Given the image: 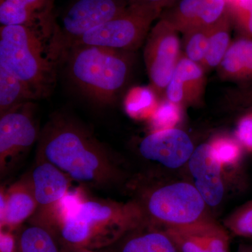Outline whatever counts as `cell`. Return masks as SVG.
Segmentation results:
<instances>
[{"mask_svg":"<svg viewBox=\"0 0 252 252\" xmlns=\"http://www.w3.org/2000/svg\"><path fill=\"white\" fill-rule=\"evenodd\" d=\"M36 155L86 188L109 192L129 184L121 158L80 123L64 116H54L44 126Z\"/></svg>","mask_w":252,"mask_h":252,"instance_id":"1","label":"cell"},{"mask_svg":"<svg viewBox=\"0 0 252 252\" xmlns=\"http://www.w3.org/2000/svg\"><path fill=\"white\" fill-rule=\"evenodd\" d=\"M51 226L65 246L97 250L109 248L143 221L134 200L119 203L111 199H81L74 206L60 204Z\"/></svg>","mask_w":252,"mask_h":252,"instance_id":"2","label":"cell"},{"mask_svg":"<svg viewBox=\"0 0 252 252\" xmlns=\"http://www.w3.org/2000/svg\"><path fill=\"white\" fill-rule=\"evenodd\" d=\"M65 55L69 77L83 94L97 103L115 101L130 76L132 53L76 46Z\"/></svg>","mask_w":252,"mask_h":252,"instance_id":"3","label":"cell"},{"mask_svg":"<svg viewBox=\"0 0 252 252\" xmlns=\"http://www.w3.org/2000/svg\"><path fill=\"white\" fill-rule=\"evenodd\" d=\"M41 34L28 26L0 28V65L22 81L35 99L49 94L55 79V59Z\"/></svg>","mask_w":252,"mask_h":252,"instance_id":"4","label":"cell"},{"mask_svg":"<svg viewBox=\"0 0 252 252\" xmlns=\"http://www.w3.org/2000/svg\"><path fill=\"white\" fill-rule=\"evenodd\" d=\"M134 185L137 204L144 221L157 226H180L205 219L207 204L193 185L188 182L160 185L129 182Z\"/></svg>","mask_w":252,"mask_h":252,"instance_id":"5","label":"cell"},{"mask_svg":"<svg viewBox=\"0 0 252 252\" xmlns=\"http://www.w3.org/2000/svg\"><path fill=\"white\" fill-rule=\"evenodd\" d=\"M161 12L152 6L129 4L121 14L74 41L69 49L94 46L132 53L147 39L152 24Z\"/></svg>","mask_w":252,"mask_h":252,"instance_id":"6","label":"cell"},{"mask_svg":"<svg viewBox=\"0 0 252 252\" xmlns=\"http://www.w3.org/2000/svg\"><path fill=\"white\" fill-rule=\"evenodd\" d=\"M127 0H76L63 15L61 26L55 24L50 43L55 59L65 54L74 41L121 14Z\"/></svg>","mask_w":252,"mask_h":252,"instance_id":"7","label":"cell"},{"mask_svg":"<svg viewBox=\"0 0 252 252\" xmlns=\"http://www.w3.org/2000/svg\"><path fill=\"white\" fill-rule=\"evenodd\" d=\"M178 32L167 21L159 18L146 40L144 63L151 84L158 94H165L181 59Z\"/></svg>","mask_w":252,"mask_h":252,"instance_id":"8","label":"cell"},{"mask_svg":"<svg viewBox=\"0 0 252 252\" xmlns=\"http://www.w3.org/2000/svg\"><path fill=\"white\" fill-rule=\"evenodd\" d=\"M29 102L1 114L0 173L6 175L39 137Z\"/></svg>","mask_w":252,"mask_h":252,"instance_id":"9","label":"cell"},{"mask_svg":"<svg viewBox=\"0 0 252 252\" xmlns=\"http://www.w3.org/2000/svg\"><path fill=\"white\" fill-rule=\"evenodd\" d=\"M38 207L33 220L49 223L69 193L71 180L57 167L39 156L27 174Z\"/></svg>","mask_w":252,"mask_h":252,"instance_id":"10","label":"cell"},{"mask_svg":"<svg viewBox=\"0 0 252 252\" xmlns=\"http://www.w3.org/2000/svg\"><path fill=\"white\" fill-rule=\"evenodd\" d=\"M194 146L185 131L171 128L154 131L139 144L141 157L167 168L182 167L193 154Z\"/></svg>","mask_w":252,"mask_h":252,"instance_id":"11","label":"cell"},{"mask_svg":"<svg viewBox=\"0 0 252 252\" xmlns=\"http://www.w3.org/2000/svg\"><path fill=\"white\" fill-rule=\"evenodd\" d=\"M228 10L225 0H178L162 10L159 18L184 34L197 28L210 27Z\"/></svg>","mask_w":252,"mask_h":252,"instance_id":"12","label":"cell"},{"mask_svg":"<svg viewBox=\"0 0 252 252\" xmlns=\"http://www.w3.org/2000/svg\"><path fill=\"white\" fill-rule=\"evenodd\" d=\"M163 228L180 252H229L226 230L206 218L190 224Z\"/></svg>","mask_w":252,"mask_h":252,"instance_id":"13","label":"cell"},{"mask_svg":"<svg viewBox=\"0 0 252 252\" xmlns=\"http://www.w3.org/2000/svg\"><path fill=\"white\" fill-rule=\"evenodd\" d=\"M188 162L194 187L207 205L217 206L224 193L220 175L222 165L212 154L210 144H203L195 148Z\"/></svg>","mask_w":252,"mask_h":252,"instance_id":"14","label":"cell"},{"mask_svg":"<svg viewBox=\"0 0 252 252\" xmlns=\"http://www.w3.org/2000/svg\"><path fill=\"white\" fill-rule=\"evenodd\" d=\"M37 203L28 175L9 189H1L0 194L1 228L16 229L26 220L34 216Z\"/></svg>","mask_w":252,"mask_h":252,"instance_id":"15","label":"cell"},{"mask_svg":"<svg viewBox=\"0 0 252 252\" xmlns=\"http://www.w3.org/2000/svg\"><path fill=\"white\" fill-rule=\"evenodd\" d=\"M205 86V70L186 56L177 63L165 94L167 99L180 105L198 102Z\"/></svg>","mask_w":252,"mask_h":252,"instance_id":"16","label":"cell"},{"mask_svg":"<svg viewBox=\"0 0 252 252\" xmlns=\"http://www.w3.org/2000/svg\"><path fill=\"white\" fill-rule=\"evenodd\" d=\"M109 248V252H180L166 230L144 220Z\"/></svg>","mask_w":252,"mask_h":252,"instance_id":"17","label":"cell"},{"mask_svg":"<svg viewBox=\"0 0 252 252\" xmlns=\"http://www.w3.org/2000/svg\"><path fill=\"white\" fill-rule=\"evenodd\" d=\"M16 252H62V244L51 225L32 220L23 226L17 238Z\"/></svg>","mask_w":252,"mask_h":252,"instance_id":"18","label":"cell"},{"mask_svg":"<svg viewBox=\"0 0 252 252\" xmlns=\"http://www.w3.org/2000/svg\"><path fill=\"white\" fill-rule=\"evenodd\" d=\"M219 67L223 77L252 80V39L243 38L232 43Z\"/></svg>","mask_w":252,"mask_h":252,"instance_id":"19","label":"cell"},{"mask_svg":"<svg viewBox=\"0 0 252 252\" xmlns=\"http://www.w3.org/2000/svg\"><path fill=\"white\" fill-rule=\"evenodd\" d=\"M1 26H23L52 32L55 23L52 14L40 12L23 5L9 1H0Z\"/></svg>","mask_w":252,"mask_h":252,"instance_id":"20","label":"cell"},{"mask_svg":"<svg viewBox=\"0 0 252 252\" xmlns=\"http://www.w3.org/2000/svg\"><path fill=\"white\" fill-rule=\"evenodd\" d=\"M232 18L229 10L210 27L205 59L201 67L205 69L219 67L230 46V30Z\"/></svg>","mask_w":252,"mask_h":252,"instance_id":"21","label":"cell"},{"mask_svg":"<svg viewBox=\"0 0 252 252\" xmlns=\"http://www.w3.org/2000/svg\"><path fill=\"white\" fill-rule=\"evenodd\" d=\"M35 99L30 89L14 74L0 65V112L16 108Z\"/></svg>","mask_w":252,"mask_h":252,"instance_id":"22","label":"cell"},{"mask_svg":"<svg viewBox=\"0 0 252 252\" xmlns=\"http://www.w3.org/2000/svg\"><path fill=\"white\" fill-rule=\"evenodd\" d=\"M211 26L197 28L184 33L186 57L200 65L206 54Z\"/></svg>","mask_w":252,"mask_h":252,"instance_id":"23","label":"cell"},{"mask_svg":"<svg viewBox=\"0 0 252 252\" xmlns=\"http://www.w3.org/2000/svg\"><path fill=\"white\" fill-rule=\"evenodd\" d=\"M126 107L127 112L135 117L149 114L157 109L155 94L150 89L137 88L129 94Z\"/></svg>","mask_w":252,"mask_h":252,"instance_id":"24","label":"cell"},{"mask_svg":"<svg viewBox=\"0 0 252 252\" xmlns=\"http://www.w3.org/2000/svg\"><path fill=\"white\" fill-rule=\"evenodd\" d=\"M212 154L223 165H233L241 157V144L238 141L228 137H219L210 144Z\"/></svg>","mask_w":252,"mask_h":252,"instance_id":"25","label":"cell"},{"mask_svg":"<svg viewBox=\"0 0 252 252\" xmlns=\"http://www.w3.org/2000/svg\"><path fill=\"white\" fill-rule=\"evenodd\" d=\"M228 6L232 21L242 35L252 39V0H235Z\"/></svg>","mask_w":252,"mask_h":252,"instance_id":"26","label":"cell"},{"mask_svg":"<svg viewBox=\"0 0 252 252\" xmlns=\"http://www.w3.org/2000/svg\"><path fill=\"white\" fill-rule=\"evenodd\" d=\"M225 225L238 236L252 237V200L227 219Z\"/></svg>","mask_w":252,"mask_h":252,"instance_id":"27","label":"cell"},{"mask_svg":"<svg viewBox=\"0 0 252 252\" xmlns=\"http://www.w3.org/2000/svg\"><path fill=\"white\" fill-rule=\"evenodd\" d=\"M181 117L180 105L170 102L168 99L163 102L154 113V123L158 130L174 128L180 121Z\"/></svg>","mask_w":252,"mask_h":252,"instance_id":"28","label":"cell"},{"mask_svg":"<svg viewBox=\"0 0 252 252\" xmlns=\"http://www.w3.org/2000/svg\"><path fill=\"white\" fill-rule=\"evenodd\" d=\"M237 140L249 152H252V113L242 118L238 124L236 132Z\"/></svg>","mask_w":252,"mask_h":252,"instance_id":"29","label":"cell"},{"mask_svg":"<svg viewBox=\"0 0 252 252\" xmlns=\"http://www.w3.org/2000/svg\"><path fill=\"white\" fill-rule=\"evenodd\" d=\"M1 1H12L35 11L48 14H51L54 6V0H1Z\"/></svg>","mask_w":252,"mask_h":252,"instance_id":"30","label":"cell"},{"mask_svg":"<svg viewBox=\"0 0 252 252\" xmlns=\"http://www.w3.org/2000/svg\"><path fill=\"white\" fill-rule=\"evenodd\" d=\"M17 240L11 231L1 230L0 234V252H16Z\"/></svg>","mask_w":252,"mask_h":252,"instance_id":"31","label":"cell"},{"mask_svg":"<svg viewBox=\"0 0 252 252\" xmlns=\"http://www.w3.org/2000/svg\"><path fill=\"white\" fill-rule=\"evenodd\" d=\"M178 0H127L128 4L146 5L157 9L163 10L170 7Z\"/></svg>","mask_w":252,"mask_h":252,"instance_id":"32","label":"cell"},{"mask_svg":"<svg viewBox=\"0 0 252 252\" xmlns=\"http://www.w3.org/2000/svg\"><path fill=\"white\" fill-rule=\"evenodd\" d=\"M240 252H252V246L245 247L242 249Z\"/></svg>","mask_w":252,"mask_h":252,"instance_id":"33","label":"cell"},{"mask_svg":"<svg viewBox=\"0 0 252 252\" xmlns=\"http://www.w3.org/2000/svg\"><path fill=\"white\" fill-rule=\"evenodd\" d=\"M248 96L249 98H252V88H251V89L249 91Z\"/></svg>","mask_w":252,"mask_h":252,"instance_id":"34","label":"cell"},{"mask_svg":"<svg viewBox=\"0 0 252 252\" xmlns=\"http://www.w3.org/2000/svg\"></svg>","mask_w":252,"mask_h":252,"instance_id":"35","label":"cell"}]
</instances>
